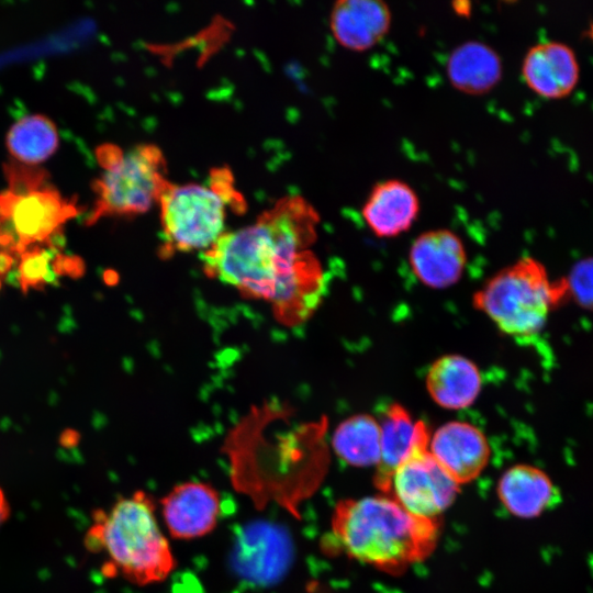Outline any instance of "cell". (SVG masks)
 <instances>
[{
    "label": "cell",
    "instance_id": "1",
    "mask_svg": "<svg viewBox=\"0 0 593 593\" xmlns=\"http://www.w3.org/2000/svg\"><path fill=\"white\" fill-rule=\"evenodd\" d=\"M320 216L303 197L276 202L243 228L225 232L202 253L204 273L262 300L282 325L306 322L326 290L321 261L310 247Z\"/></svg>",
    "mask_w": 593,
    "mask_h": 593
},
{
    "label": "cell",
    "instance_id": "2",
    "mask_svg": "<svg viewBox=\"0 0 593 593\" xmlns=\"http://www.w3.org/2000/svg\"><path fill=\"white\" fill-rule=\"evenodd\" d=\"M438 536V518L415 516L384 494L339 501L331 522L338 549L393 574L425 560Z\"/></svg>",
    "mask_w": 593,
    "mask_h": 593
},
{
    "label": "cell",
    "instance_id": "3",
    "mask_svg": "<svg viewBox=\"0 0 593 593\" xmlns=\"http://www.w3.org/2000/svg\"><path fill=\"white\" fill-rule=\"evenodd\" d=\"M155 502L144 491L98 510L88 530L89 550L104 556L103 572L139 585L166 580L176 567L168 539L158 526Z\"/></svg>",
    "mask_w": 593,
    "mask_h": 593
},
{
    "label": "cell",
    "instance_id": "4",
    "mask_svg": "<svg viewBox=\"0 0 593 593\" xmlns=\"http://www.w3.org/2000/svg\"><path fill=\"white\" fill-rule=\"evenodd\" d=\"M569 291L567 280L551 279L540 261L525 256L492 276L472 302L500 332L524 339L542 331Z\"/></svg>",
    "mask_w": 593,
    "mask_h": 593
},
{
    "label": "cell",
    "instance_id": "5",
    "mask_svg": "<svg viewBox=\"0 0 593 593\" xmlns=\"http://www.w3.org/2000/svg\"><path fill=\"white\" fill-rule=\"evenodd\" d=\"M163 246L159 255L209 249L225 232L227 210H245L227 168L211 171L206 184L167 186L159 199Z\"/></svg>",
    "mask_w": 593,
    "mask_h": 593
},
{
    "label": "cell",
    "instance_id": "6",
    "mask_svg": "<svg viewBox=\"0 0 593 593\" xmlns=\"http://www.w3.org/2000/svg\"><path fill=\"white\" fill-rule=\"evenodd\" d=\"M98 158L103 172L94 184L91 221L144 213L159 202L169 184L165 157L155 145L141 144L127 152L105 145L99 148Z\"/></svg>",
    "mask_w": 593,
    "mask_h": 593
},
{
    "label": "cell",
    "instance_id": "7",
    "mask_svg": "<svg viewBox=\"0 0 593 593\" xmlns=\"http://www.w3.org/2000/svg\"><path fill=\"white\" fill-rule=\"evenodd\" d=\"M41 178L11 181V189L0 195V245L16 253L47 242L76 210Z\"/></svg>",
    "mask_w": 593,
    "mask_h": 593
},
{
    "label": "cell",
    "instance_id": "8",
    "mask_svg": "<svg viewBox=\"0 0 593 593\" xmlns=\"http://www.w3.org/2000/svg\"><path fill=\"white\" fill-rule=\"evenodd\" d=\"M428 446L416 448L379 490L415 516L438 518L455 501L459 485L436 461Z\"/></svg>",
    "mask_w": 593,
    "mask_h": 593
},
{
    "label": "cell",
    "instance_id": "9",
    "mask_svg": "<svg viewBox=\"0 0 593 593\" xmlns=\"http://www.w3.org/2000/svg\"><path fill=\"white\" fill-rule=\"evenodd\" d=\"M161 516L168 534L191 540L210 534L221 515V495L211 484L186 481L176 484L161 500Z\"/></svg>",
    "mask_w": 593,
    "mask_h": 593
},
{
    "label": "cell",
    "instance_id": "10",
    "mask_svg": "<svg viewBox=\"0 0 593 593\" xmlns=\"http://www.w3.org/2000/svg\"><path fill=\"white\" fill-rule=\"evenodd\" d=\"M429 452L458 484L477 479L490 459V446L474 425L451 421L430 435Z\"/></svg>",
    "mask_w": 593,
    "mask_h": 593
},
{
    "label": "cell",
    "instance_id": "11",
    "mask_svg": "<svg viewBox=\"0 0 593 593\" xmlns=\"http://www.w3.org/2000/svg\"><path fill=\"white\" fill-rule=\"evenodd\" d=\"M467 254L460 237L437 228L419 234L411 245L409 262L415 277L432 289L457 283L465 270Z\"/></svg>",
    "mask_w": 593,
    "mask_h": 593
},
{
    "label": "cell",
    "instance_id": "12",
    "mask_svg": "<svg viewBox=\"0 0 593 593\" xmlns=\"http://www.w3.org/2000/svg\"><path fill=\"white\" fill-rule=\"evenodd\" d=\"M391 21V10L381 0H339L329 14L333 37L353 52L376 46L388 34Z\"/></svg>",
    "mask_w": 593,
    "mask_h": 593
},
{
    "label": "cell",
    "instance_id": "13",
    "mask_svg": "<svg viewBox=\"0 0 593 593\" xmlns=\"http://www.w3.org/2000/svg\"><path fill=\"white\" fill-rule=\"evenodd\" d=\"M421 209L416 191L400 179H385L370 190L361 216L378 237L390 238L409 231Z\"/></svg>",
    "mask_w": 593,
    "mask_h": 593
},
{
    "label": "cell",
    "instance_id": "14",
    "mask_svg": "<svg viewBox=\"0 0 593 593\" xmlns=\"http://www.w3.org/2000/svg\"><path fill=\"white\" fill-rule=\"evenodd\" d=\"M579 71L572 48L555 41L532 46L522 64V75L528 88L548 99L569 94L579 80Z\"/></svg>",
    "mask_w": 593,
    "mask_h": 593
},
{
    "label": "cell",
    "instance_id": "15",
    "mask_svg": "<svg viewBox=\"0 0 593 593\" xmlns=\"http://www.w3.org/2000/svg\"><path fill=\"white\" fill-rule=\"evenodd\" d=\"M497 495L503 506L519 518H535L556 507L562 500L559 488L541 469L514 465L501 477Z\"/></svg>",
    "mask_w": 593,
    "mask_h": 593
},
{
    "label": "cell",
    "instance_id": "16",
    "mask_svg": "<svg viewBox=\"0 0 593 593\" xmlns=\"http://www.w3.org/2000/svg\"><path fill=\"white\" fill-rule=\"evenodd\" d=\"M432 400L448 410L466 409L474 403L482 389V374L469 358L449 354L437 358L425 377Z\"/></svg>",
    "mask_w": 593,
    "mask_h": 593
},
{
    "label": "cell",
    "instance_id": "17",
    "mask_svg": "<svg viewBox=\"0 0 593 593\" xmlns=\"http://www.w3.org/2000/svg\"><path fill=\"white\" fill-rule=\"evenodd\" d=\"M380 424V457L376 485L379 489L390 474L413 451L429 445L430 433L423 421H414L407 410L399 403L390 404Z\"/></svg>",
    "mask_w": 593,
    "mask_h": 593
},
{
    "label": "cell",
    "instance_id": "18",
    "mask_svg": "<svg viewBox=\"0 0 593 593\" xmlns=\"http://www.w3.org/2000/svg\"><path fill=\"white\" fill-rule=\"evenodd\" d=\"M446 75L456 90L481 96L490 92L503 72L499 53L489 44L472 40L457 45L446 60Z\"/></svg>",
    "mask_w": 593,
    "mask_h": 593
},
{
    "label": "cell",
    "instance_id": "19",
    "mask_svg": "<svg viewBox=\"0 0 593 593\" xmlns=\"http://www.w3.org/2000/svg\"><path fill=\"white\" fill-rule=\"evenodd\" d=\"M336 456L355 467L377 466L380 457V424L369 414L344 419L332 438Z\"/></svg>",
    "mask_w": 593,
    "mask_h": 593
},
{
    "label": "cell",
    "instance_id": "20",
    "mask_svg": "<svg viewBox=\"0 0 593 593\" xmlns=\"http://www.w3.org/2000/svg\"><path fill=\"white\" fill-rule=\"evenodd\" d=\"M58 141L54 123L38 114L20 119L7 136L10 154L27 165H36L49 158L57 149Z\"/></svg>",
    "mask_w": 593,
    "mask_h": 593
},
{
    "label": "cell",
    "instance_id": "21",
    "mask_svg": "<svg viewBox=\"0 0 593 593\" xmlns=\"http://www.w3.org/2000/svg\"><path fill=\"white\" fill-rule=\"evenodd\" d=\"M52 259V254L40 247L29 248L21 254L19 278L23 289L40 286L48 279Z\"/></svg>",
    "mask_w": 593,
    "mask_h": 593
},
{
    "label": "cell",
    "instance_id": "22",
    "mask_svg": "<svg viewBox=\"0 0 593 593\" xmlns=\"http://www.w3.org/2000/svg\"><path fill=\"white\" fill-rule=\"evenodd\" d=\"M10 514V505L8 499L0 488V526L8 519Z\"/></svg>",
    "mask_w": 593,
    "mask_h": 593
}]
</instances>
